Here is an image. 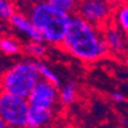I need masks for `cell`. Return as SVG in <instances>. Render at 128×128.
<instances>
[{"label": "cell", "instance_id": "cell-1", "mask_svg": "<svg viewBox=\"0 0 128 128\" xmlns=\"http://www.w3.org/2000/svg\"><path fill=\"white\" fill-rule=\"evenodd\" d=\"M60 46L83 62H94L110 53L102 28L73 14Z\"/></svg>", "mask_w": 128, "mask_h": 128}, {"label": "cell", "instance_id": "cell-2", "mask_svg": "<svg viewBox=\"0 0 128 128\" xmlns=\"http://www.w3.org/2000/svg\"><path fill=\"white\" fill-rule=\"evenodd\" d=\"M26 15L40 32L45 43L60 46L72 14L51 6L44 0H37L30 5Z\"/></svg>", "mask_w": 128, "mask_h": 128}, {"label": "cell", "instance_id": "cell-3", "mask_svg": "<svg viewBox=\"0 0 128 128\" xmlns=\"http://www.w3.org/2000/svg\"><path fill=\"white\" fill-rule=\"evenodd\" d=\"M39 78L40 75L36 68L35 61H21L2 74L0 78V90L27 98Z\"/></svg>", "mask_w": 128, "mask_h": 128}, {"label": "cell", "instance_id": "cell-4", "mask_svg": "<svg viewBox=\"0 0 128 128\" xmlns=\"http://www.w3.org/2000/svg\"><path fill=\"white\" fill-rule=\"evenodd\" d=\"M28 112L27 98L0 90V116L7 127H27Z\"/></svg>", "mask_w": 128, "mask_h": 128}, {"label": "cell", "instance_id": "cell-5", "mask_svg": "<svg viewBox=\"0 0 128 128\" xmlns=\"http://www.w3.org/2000/svg\"><path fill=\"white\" fill-rule=\"evenodd\" d=\"M113 6L108 0H78L76 12L89 23L102 28L110 20Z\"/></svg>", "mask_w": 128, "mask_h": 128}, {"label": "cell", "instance_id": "cell-6", "mask_svg": "<svg viewBox=\"0 0 128 128\" xmlns=\"http://www.w3.org/2000/svg\"><path fill=\"white\" fill-rule=\"evenodd\" d=\"M29 106L42 107V108H53L57 110V103L59 100V91L56 86L50 83L44 78L34 86L27 97Z\"/></svg>", "mask_w": 128, "mask_h": 128}, {"label": "cell", "instance_id": "cell-7", "mask_svg": "<svg viewBox=\"0 0 128 128\" xmlns=\"http://www.w3.org/2000/svg\"><path fill=\"white\" fill-rule=\"evenodd\" d=\"M9 22H10V24H12L18 31L23 34L24 36H27L30 40L45 43L42 35H40V32L36 29V27L32 24V22L30 21V18H28L24 13L15 12L14 14L9 18Z\"/></svg>", "mask_w": 128, "mask_h": 128}, {"label": "cell", "instance_id": "cell-8", "mask_svg": "<svg viewBox=\"0 0 128 128\" xmlns=\"http://www.w3.org/2000/svg\"><path fill=\"white\" fill-rule=\"evenodd\" d=\"M102 30L110 53L121 54L126 50V38L122 35V30L113 24H110Z\"/></svg>", "mask_w": 128, "mask_h": 128}, {"label": "cell", "instance_id": "cell-9", "mask_svg": "<svg viewBox=\"0 0 128 128\" xmlns=\"http://www.w3.org/2000/svg\"><path fill=\"white\" fill-rule=\"evenodd\" d=\"M56 116V110L53 108H42V107L29 106L28 112L27 127L39 128L50 125Z\"/></svg>", "mask_w": 128, "mask_h": 128}, {"label": "cell", "instance_id": "cell-10", "mask_svg": "<svg viewBox=\"0 0 128 128\" xmlns=\"http://www.w3.org/2000/svg\"><path fill=\"white\" fill-rule=\"evenodd\" d=\"M35 65H36V68L38 70L39 75H40V78H44V80L48 81L50 83H52L53 86H57V88H59L61 86L59 76L48 65H45V64L40 62V61H35Z\"/></svg>", "mask_w": 128, "mask_h": 128}, {"label": "cell", "instance_id": "cell-11", "mask_svg": "<svg viewBox=\"0 0 128 128\" xmlns=\"http://www.w3.org/2000/svg\"><path fill=\"white\" fill-rule=\"evenodd\" d=\"M76 98V83L69 81L59 91V102L62 105H69Z\"/></svg>", "mask_w": 128, "mask_h": 128}, {"label": "cell", "instance_id": "cell-12", "mask_svg": "<svg viewBox=\"0 0 128 128\" xmlns=\"http://www.w3.org/2000/svg\"><path fill=\"white\" fill-rule=\"evenodd\" d=\"M44 1L51 6L56 7L62 12L69 13V14H73L76 10L78 4V0H44Z\"/></svg>", "mask_w": 128, "mask_h": 128}, {"label": "cell", "instance_id": "cell-13", "mask_svg": "<svg viewBox=\"0 0 128 128\" xmlns=\"http://www.w3.org/2000/svg\"><path fill=\"white\" fill-rule=\"evenodd\" d=\"M0 50L2 51L4 53L9 54V56H14V54L20 53L21 45L13 38H9V37H5V38H4V37H1Z\"/></svg>", "mask_w": 128, "mask_h": 128}, {"label": "cell", "instance_id": "cell-14", "mask_svg": "<svg viewBox=\"0 0 128 128\" xmlns=\"http://www.w3.org/2000/svg\"><path fill=\"white\" fill-rule=\"evenodd\" d=\"M24 50L27 51V53L30 54L31 57L35 58H43L46 53V48H45L44 43H39V42H34V40H30Z\"/></svg>", "mask_w": 128, "mask_h": 128}, {"label": "cell", "instance_id": "cell-15", "mask_svg": "<svg viewBox=\"0 0 128 128\" xmlns=\"http://www.w3.org/2000/svg\"><path fill=\"white\" fill-rule=\"evenodd\" d=\"M116 23H118V28H120L125 34L128 31V8L126 6L119 7L116 15Z\"/></svg>", "mask_w": 128, "mask_h": 128}, {"label": "cell", "instance_id": "cell-16", "mask_svg": "<svg viewBox=\"0 0 128 128\" xmlns=\"http://www.w3.org/2000/svg\"><path fill=\"white\" fill-rule=\"evenodd\" d=\"M15 13V7L9 0H0V18L9 20Z\"/></svg>", "mask_w": 128, "mask_h": 128}, {"label": "cell", "instance_id": "cell-17", "mask_svg": "<svg viewBox=\"0 0 128 128\" xmlns=\"http://www.w3.org/2000/svg\"><path fill=\"white\" fill-rule=\"evenodd\" d=\"M112 99H113L116 103L120 104L122 102H125V96H124V94L119 92V91H116V92L112 94Z\"/></svg>", "mask_w": 128, "mask_h": 128}, {"label": "cell", "instance_id": "cell-18", "mask_svg": "<svg viewBox=\"0 0 128 128\" xmlns=\"http://www.w3.org/2000/svg\"><path fill=\"white\" fill-rule=\"evenodd\" d=\"M108 1L113 5V4H122V2H125L126 0H108Z\"/></svg>", "mask_w": 128, "mask_h": 128}, {"label": "cell", "instance_id": "cell-19", "mask_svg": "<svg viewBox=\"0 0 128 128\" xmlns=\"http://www.w3.org/2000/svg\"><path fill=\"white\" fill-rule=\"evenodd\" d=\"M7 126H6V124L4 122V120L1 119V116H0V128H6Z\"/></svg>", "mask_w": 128, "mask_h": 128}, {"label": "cell", "instance_id": "cell-20", "mask_svg": "<svg viewBox=\"0 0 128 128\" xmlns=\"http://www.w3.org/2000/svg\"><path fill=\"white\" fill-rule=\"evenodd\" d=\"M0 42H1V37H0Z\"/></svg>", "mask_w": 128, "mask_h": 128}]
</instances>
